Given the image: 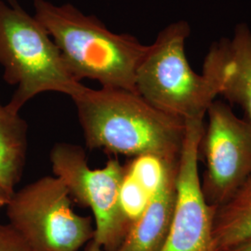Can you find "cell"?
<instances>
[{"label":"cell","mask_w":251,"mask_h":251,"mask_svg":"<svg viewBox=\"0 0 251 251\" xmlns=\"http://www.w3.org/2000/svg\"><path fill=\"white\" fill-rule=\"evenodd\" d=\"M50 157L55 176L70 197L91 209L95 220L93 239L104 251H117L130 228L119 201L126 166L118 158H111L103 168L92 170L83 148L66 143L55 144Z\"/></svg>","instance_id":"6"},{"label":"cell","mask_w":251,"mask_h":251,"mask_svg":"<svg viewBox=\"0 0 251 251\" xmlns=\"http://www.w3.org/2000/svg\"><path fill=\"white\" fill-rule=\"evenodd\" d=\"M72 100L90 150L179 162L185 122L157 110L137 92L85 87Z\"/></svg>","instance_id":"1"},{"label":"cell","mask_w":251,"mask_h":251,"mask_svg":"<svg viewBox=\"0 0 251 251\" xmlns=\"http://www.w3.org/2000/svg\"><path fill=\"white\" fill-rule=\"evenodd\" d=\"M168 163L152 154L133 157L125 165L126 171L151 196L160 187Z\"/></svg>","instance_id":"13"},{"label":"cell","mask_w":251,"mask_h":251,"mask_svg":"<svg viewBox=\"0 0 251 251\" xmlns=\"http://www.w3.org/2000/svg\"><path fill=\"white\" fill-rule=\"evenodd\" d=\"M227 251H251V241L244 243L242 245H239L232 250Z\"/></svg>","instance_id":"18"},{"label":"cell","mask_w":251,"mask_h":251,"mask_svg":"<svg viewBox=\"0 0 251 251\" xmlns=\"http://www.w3.org/2000/svg\"><path fill=\"white\" fill-rule=\"evenodd\" d=\"M104 251L102 250V248L100 246L98 243L96 242L94 239H92L91 241L88 243L86 245L85 251Z\"/></svg>","instance_id":"17"},{"label":"cell","mask_w":251,"mask_h":251,"mask_svg":"<svg viewBox=\"0 0 251 251\" xmlns=\"http://www.w3.org/2000/svg\"><path fill=\"white\" fill-rule=\"evenodd\" d=\"M191 29L184 21L172 23L149 45L135 79L136 92L163 113L184 122L204 119L219 95L218 88L205 73L190 66L185 41Z\"/></svg>","instance_id":"4"},{"label":"cell","mask_w":251,"mask_h":251,"mask_svg":"<svg viewBox=\"0 0 251 251\" xmlns=\"http://www.w3.org/2000/svg\"><path fill=\"white\" fill-rule=\"evenodd\" d=\"M151 198L152 196L126 171L120 187L119 201L123 214L130 227L143 215Z\"/></svg>","instance_id":"14"},{"label":"cell","mask_w":251,"mask_h":251,"mask_svg":"<svg viewBox=\"0 0 251 251\" xmlns=\"http://www.w3.org/2000/svg\"><path fill=\"white\" fill-rule=\"evenodd\" d=\"M176 164H168L160 187L116 251H160L170 233L176 202Z\"/></svg>","instance_id":"10"},{"label":"cell","mask_w":251,"mask_h":251,"mask_svg":"<svg viewBox=\"0 0 251 251\" xmlns=\"http://www.w3.org/2000/svg\"><path fill=\"white\" fill-rule=\"evenodd\" d=\"M203 73L218 88L219 95L242 108L251 125V29L246 24L235 27L231 39L211 46Z\"/></svg>","instance_id":"9"},{"label":"cell","mask_w":251,"mask_h":251,"mask_svg":"<svg viewBox=\"0 0 251 251\" xmlns=\"http://www.w3.org/2000/svg\"><path fill=\"white\" fill-rule=\"evenodd\" d=\"M6 208L9 225L32 251H78L94 238L91 218L74 211L69 192L56 176L15 190Z\"/></svg>","instance_id":"5"},{"label":"cell","mask_w":251,"mask_h":251,"mask_svg":"<svg viewBox=\"0 0 251 251\" xmlns=\"http://www.w3.org/2000/svg\"><path fill=\"white\" fill-rule=\"evenodd\" d=\"M10 197L11 196H9L5 190L0 186V208L6 207L9 203Z\"/></svg>","instance_id":"16"},{"label":"cell","mask_w":251,"mask_h":251,"mask_svg":"<svg viewBox=\"0 0 251 251\" xmlns=\"http://www.w3.org/2000/svg\"><path fill=\"white\" fill-rule=\"evenodd\" d=\"M0 65L4 79L16 87L7 103L15 113L40 93L74 98L85 89L68 71L45 27L16 0H0Z\"/></svg>","instance_id":"3"},{"label":"cell","mask_w":251,"mask_h":251,"mask_svg":"<svg viewBox=\"0 0 251 251\" xmlns=\"http://www.w3.org/2000/svg\"><path fill=\"white\" fill-rule=\"evenodd\" d=\"M34 7V16L53 39L75 80L88 78L101 88L136 92V73L149 45L110 31L96 16L86 15L72 4L35 0Z\"/></svg>","instance_id":"2"},{"label":"cell","mask_w":251,"mask_h":251,"mask_svg":"<svg viewBox=\"0 0 251 251\" xmlns=\"http://www.w3.org/2000/svg\"><path fill=\"white\" fill-rule=\"evenodd\" d=\"M206 114L200 146L206 158L201 187L207 204L218 208L251 179V125L220 100H214Z\"/></svg>","instance_id":"7"},{"label":"cell","mask_w":251,"mask_h":251,"mask_svg":"<svg viewBox=\"0 0 251 251\" xmlns=\"http://www.w3.org/2000/svg\"><path fill=\"white\" fill-rule=\"evenodd\" d=\"M251 241V179L228 203L216 208L215 251H227Z\"/></svg>","instance_id":"12"},{"label":"cell","mask_w":251,"mask_h":251,"mask_svg":"<svg viewBox=\"0 0 251 251\" xmlns=\"http://www.w3.org/2000/svg\"><path fill=\"white\" fill-rule=\"evenodd\" d=\"M0 251H32L8 224H0Z\"/></svg>","instance_id":"15"},{"label":"cell","mask_w":251,"mask_h":251,"mask_svg":"<svg viewBox=\"0 0 251 251\" xmlns=\"http://www.w3.org/2000/svg\"><path fill=\"white\" fill-rule=\"evenodd\" d=\"M204 119L185 122L176 175V202L170 233L160 251H215L216 207L205 199L198 172Z\"/></svg>","instance_id":"8"},{"label":"cell","mask_w":251,"mask_h":251,"mask_svg":"<svg viewBox=\"0 0 251 251\" xmlns=\"http://www.w3.org/2000/svg\"><path fill=\"white\" fill-rule=\"evenodd\" d=\"M26 122L0 101V186L11 196L22 179L27 155Z\"/></svg>","instance_id":"11"}]
</instances>
